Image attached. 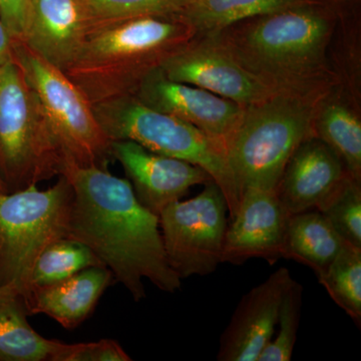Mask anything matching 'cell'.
Segmentation results:
<instances>
[{
    "instance_id": "cell-31",
    "label": "cell",
    "mask_w": 361,
    "mask_h": 361,
    "mask_svg": "<svg viewBox=\"0 0 361 361\" xmlns=\"http://www.w3.org/2000/svg\"><path fill=\"white\" fill-rule=\"evenodd\" d=\"M310 1H315L319 2V4H327V6H330L336 8V4H341V2L343 1H349V0H310Z\"/></svg>"
},
{
    "instance_id": "cell-22",
    "label": "cell",
    "mask_w": 361,
    "mask_h": 361,
    "mask_svg": "<svg viewBox=\"0 0 361 361\" xmlns=\"http://www.w3.org/2000/svg\"><path fill=\"white\" fill-rule=\"evenodd\" d=\"M318 282L358 327L361 324V249L346 243Z\"/></svg>"
},
{
    "instance_id": "cell-24",
    "label": "cell",
    "mask_w": 361,
    "mask_h": 361,
    "mask_svg": "<svg viewBox=\"0 0 361 361\" xmlns=\"http://www.w3.org/2000/svg\"><path fill=\"white\" fill-rule=\"evenodd\" d=\"M316 210L346 243L361 249V180L348 176Z\"/></svg>"
},
{
    "instance_id": "cell-15",
    "label": "cell",
    "mask_w": 361,
    "mask_h": 361,
    "mask_svg": "<svg viewBox=\"0 0 361 361\" xmlns=\"http://www.w3.org/2000/svg\"><path fill=\"white\" fill-rule=\"evenodd\" d=\"M348 176L339 157L312 135L289 159L275 190L282 205L294 215L317 208Z\"/></svg>"
},
{
    "instance_id": "cell-25",
    "label": "cell",
    "mask_w": 361,
    "mask_h": 361,
    "mask_svg": "<svg viewBox=\"0 0 361 361\" xmlns=\"http://www.w3.org/2000/svg\"><path fill=\"white\" fill-rule=\"evenodd\" d=\"M90 23L96 26L140 16L176 18L184 0H82Z\"/></svg>"
},
{
    "instance_id": "cell-28",
    "label": "cell",
    "mask_w": 361,
    "mask_h": 361,
    "mask_svg": "<svg viewBox=\"0 0 361 361\" xmlns=\"http://www.w3.org/2000/svg\"><path fill=\"white\" fill-rule=\"evenodd\" d=\"M0 18L13 42H25L32 18V0H0Z\"/></svg>"
},
{
    "instance_id": "cell-32",
    "label": "cell",
    "mask_w": 361,
    "mask_h": 361,
    "mask_svg": "<svg viewBox=\"0 0 361 361\" xmlns=\"http://www.w3.org/2000/svg\"><path fill=\"white\" fill-rule=\"evenodd\" d=\"M8 193L7 192V189L6 185H4V180H2L1 177H0V194Z\"/></svg>"
},
{
    "instance_id": "cell-16",
    "label": "cell",
    "mask_w": 361,
    "mask_h": 361,
    "mask_svg": "<svg viewBox=\"0 0 361 361\" xmlns=\"http://www.w3.org/2000/svg\"><path fill=\"white\" fill-rule=\"evenodd\" d=\"M90 30L82 0H32V18L23 44L65 71L80 54Z\"/></svg>"
},
{
    "instance_id": "cell-1",
    "label": "cell",
    "mask_w": 361,
    "mask_h": 361,
    "mask_svg": "<svg viewBox=\"0 0 361 361\" xmlns=\"http://www.w3.org/2000/svg\"><path fill=\"white\" fill-rule=\"evenodd\" d=\"M61 175L73 190L68 238L89 247L137 302L146 297L144 279L167 293L180 290L182 279L169 264L159 216L137 201L129 180L71 161Z\"/></svg>"
},
{
    "instance_id": "cell-11",
    "label": "cell",
    "mask_w": 361,
    "mask_h": 361,
    "mask_svg": "<svg viewBox=\"0 0 361 361\" xmlns=\"http://www.w3.org/2000/svg\"><path fill=\"white\" fill-rule=\"evenodd\" d=\"M133 96L154 110L191 123L225 146L244 113L243 106L235 102L170 80L160 68L142 78Z\"/></svg>"
},
{
    "instance_id": "cell-14",
    "label": "cell",
    "mask_w": 361,
    "mask_h": 361,
    "mask_svg": "<svg viewBox=\"0 0 361 361\" xmlns=\"http://www.w3.org/2000/svg\"><path fill=\"white\" fill-rule=\"evenodd\" d=\"M293 282L289 270L281 267L242 297L220 337L218 360L258 361L272 341L280 306Z\"/></svg>"
},
{
    "instance_id": "cell-6",
    "label": "cell",
    "mask_w": 361,
    "mask_h": 361,
    "mask_svg": "<svg viewBox=\"0 0 361 361\" xmlns=\"http://www.w3.org/2000/svg\"><path fill=\"white\" fill-rule=\"evenodd\" d=\"M73 190L59 175L47 190L37 185L0 194V286L25 299L32 289L33 268L47 247L68 238Z\"/></svg>"
},
{
    "instance_id": "cell-29",
    "label": "cell",
    "mask_w": 361,
    "mask_h": 361,
    "mask_svg": "<svg viewBox=\"0 0 361 361\" xmlns=\"http://www.w3.org/2000/svg\"><path fill=\"white\" fill-rule=\"evenodd\" d=\"M14 61L13 42L0 18V66Z\"/></svg>"
},
{
    "instance_id": "cell-23",
    "label": "cell",
    "mask_w": 361,
    "mask_h": 361,
    "mask_svg": "<svg viewBox=\"0 0 361 361\" xmlns=\"http://www.w3.org/2000/svg\"><path fill=\"white\" fill-rule=\"evenodd\" d=\"M94 266L104 265L89 247L75 240L59 239L47 247L37 259L33 268L32 288L63 281Z\"/></svg>"
},
{
    "instance_id": "cell-9",
    "label": "cell",
    "mask_w": 361,
    "mask_h": 361,
    "mask_svg": "<svg viewBox=\"0 0 361 361\" xmlns=\"http://www.w3.org/2000/svg\"><path fill=\"white\" fill-rule=\"evenodd\" d=\"M228 203L215 182L200 194L166 207L160 230L169 264L180 279L212 274L222 263Z\"/></svg>"
},
{
    "instance_id": "cell-3",
    "label": "cell",
    "mask_w": 361,
    "mask_h": 361,
    "mask_svg": "<svg viewBox=\"0 0 361 361\" xmlns=\"http://www.w3.org/2000/svg\"><path fill=\"white\" fill-rule=\"evenodd\" d=\"M195 35L186 23L166 16L96 26L65 73L92 104L133 96L142 78Z\"/></svg>"
},
{
    "instance_id": "cell-8",
    "label": "cell",
    "mask_w": 361,
    "mask_h": 361,
    "mask_svg": "<svg viewBox=\"0 0 361 361\" xmlns=\"http://www.w3.org/2000/svg\"><path fill=\"white\" fill-rule=\"evenodd\" d=\"M14 61L37 94L66 161L108 169L111 141L97 121L94 106L65 71L47 63L23 42H13Z\"/></svg>"
},
{
    "instance_id": "cell-2",
    "label": "cell",
    "mask_w": 361,
    "mask_h": 361,
    "mask_svg": "<svg viewBox=\"0 0 361 361\" xmlns=\"http://www.w3.org/2000/svg\"><path fill=\"white\" fill-rule=\"evenodd\" d=\"M336 18L334 7L298 0L212 35L247 71L274 89L323 90L334 85L326 52Z\"/></svg>"
},
{
    "instance_id": "cell-18",
    "label": "cell",
    "mask_w": 361,
    "mask_h": 361,
    "mask_svg": "<svg viewBox=\"0 0 361 361\" xmlns=\"http://www.w3.org/2000/svg\"><path fill=\"white\" fill-rule=\"evenodd\" d=\"M313 135L339 157L351 177L361 180V120L355 106L331 85L316 106Z\"/></svg>"
},
{
    "instance_id": "cell-4",
    "label": "cell",
    "mask_w": 361,
    "mask_h": 361,
    "mask_svg": "<svg viewBox=\"0 0 361 361\" xmlns=\"http://www.w3.org/2000/svg\"><path fill=\"white\" fill-rule=\"evenodd\" d=\"M329 87L279 90L244 108L238 126L226 142L239 198L247 189H276L289 159L312 137L316 106Z\"/></svg>"
},
{
    "instance_id": "cell-20",
    "label": "cell",
    "mask_w": 361,
    "mask_h": 361,
    "mask_svg": "<svg viewBox=\"0 0 361 361\" xmlns=\"http://www.w3.org/2000/svg\"><path fill=\"white\" fill-rule=\"evenodd\" d=\"M27 315L20 297L0 304V360L61 361L66 343L40 336Z\"/></svg>"
},
{
    "instance_id": "cell-26",
    "label": "cell",
    "mask_w": 361,
    "mask_h": 361,
    "mask_svg": "<svg viewBox=\"0 0 361 361\" xmlns=\"http://www.w3.org/2000/svg\"><path fill=\"white\" fill-rule=\"evenodd\" d=\"M302 285L294 280L280 306L276 338L271 341L259 355L258 361H289L292 360L301 319Z\"/></svg>"
},
{
    "instance_id": "cell-21",
    "label": "cell",
    "mask_w": 361,
    "mask_h": 361,
    "mask_svg": "<svg viewBox=\"0 0 361 361\" xmlns=\"http://www.w3.org/2000/svg\"><path fill=\"white\" fill-rule=\"evenodd\" d=\"M298 0H184L176 20L196 35H212L228 26L261 14L272 13Z\"/></svg>"
},
{
    "instance_id": "cell-17",
    "label": "cell",
    "mask_w": 361,
    "mask_h": 361,
    "mask_svg": "<svg viewBox=\"0 0 361 361\" xmlns=\"http://www.w3.org/2000/svg\"><path fill=\"white\" fill-rule=\"evenodd\" d=\"M111 270L94 266L63 281L33 287L23 299L28 315L45 314L66 329H73L87 319L111 283Z\"/></svg>"
},
{
    "instance_id": "cell-30",
    "label": "cell",
    "mask_w": 361,
    "mask_h": 361,
    "mask_svg": "<svg viewBox=\"0 0 361 361\" xmlns=\"http://www.w3.org/2000/svg\"><path fill=\"white\" fill-rule=\"evenodd\" d=\"M16 297H20V295L11 287L0 286V304L16 298Z\"/></svg>"
},
{
    "instance_id": "cell-7",
    "label": "cell",
    "mask_w": 361,
    "mask_h": 361,
    "mask_svg": "<svg viewBox=\"0 0 361 361\" xmlns=\"http://www.w3.org/2000/svg\"><path fill=\"white\" fill-rule=\"evenodd\" d=\"M66 160L16 61L0 66V177L7 192L61 174Z\"/></svg>"
},
{
    "instance_id": "cell-10",
    "label": "cell",
    "mask_w": 361,
    "mask_h": 361,
    "mask_svg": "<svg viewBox=\"0 0 361 361\" xmlns=\"http://www.w3.org/2000/svg\"><path fill=\"white\" fill-rule=\"evenodd\" d=\"M164 75L246 108L276 90L247 71L213 35H195L164 59Z\"/></svg>"
},
{
    "instance_id": "cell-13",
    "label": "cell",
    "mask_w": 361,
    "mask_h": 361,
    "mask_svg": "<svg viewBox=\"0 0 361 361\" xmlns=\"http://www.w3.org/2000/svg\"><path fill=\"white\" fill-rule=\"evenodd\" d=\"M290 217L276 190H245L228 224L222 263L241 265L249 259L261 258L274 264L283 258L285 233Z\"/></svg>"
},
{
    "instance_id": "cell-27",
    "label": "cell",
    "mask_w": 361,
    "mask_h": 361,
    "mask_svg": "<svg viewBox=\"0 0 361 361\" xmlns=\"http://www.w3.org/2000/svg\"><path fill=\"white\" fill-rule=\"evenodd\" d=\"M132 357L115 341L66 344L61 361H130Z\"/></svg>"
},
{
    "instance_id": "cell-5",
    "label": "cell",
    "mask_w": 361,
    "mask_h": 361,
    "mask_svg": "<svg viewBox=\"0 0 361 361\" xmlns=\"http://www.w3.org/2000/svg\"><path fill=\"white\" fill-rule=\"evenodd\" d=\"M97 121L111 141H132L154 153L199 166L225 195L230 219L239 205L224 142L176 116L154 110L135 96L92 104Z\"/></svg>"
},
{
    "instance_id": "cell-12",
    "label": "cell",
    "mask_w": 361,
    "mask_h": 361,
    "mask_svg": "<svg viewBox=\"0 0 361 361\" xmlns=\"http://www.w3.org/2000/svg\"><path fill=\"white\" fill-rule=\"evenodd\" d=\"M111 155L125 171L137 201L157 216L192 187L214 182L199 166L154 153L135 142L111 141Z\"/></svg>"
},
{
    "instance_id": "cell-19",
    "label": "cell",
    "mask_w": 361,
    "mask_h": 361,
    "mask_svg": "<svg viewBox=\"0 0 361 361\" xmlns=\"http://www.w3.org/2000/svg\"><path fill=\"white\" fill-rule=\"evenodd\" d=\"M346 242L319 211L291 215L285 233L283 258L308 266L322 275Z\"/></svg>"
}]
</instances>
